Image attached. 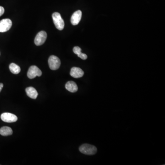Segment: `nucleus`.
<instances>
[{
    "mask_svg": "<svg viewBox=\"0 0 165 165\" xmlns=\"http://www.w3.org/2000/svg\"><path fill=\"white\" fill-rule=\"evenodd\" d=\"M79 150L82 153L88 155H94L97 151L96 146L87 143H85L81 145Z\"/></svg>",
    "mask_w": 165,
    "mask_h": 165,
    "instance_id": "obj_1",
    "label": "nucleus"
},
{
    "mask_svg": "<svg viewBox=\"0 0 165 165\" xmlns=\"http://www.w3.org/2000/svg\"><path fill=\"white\" fill-rule=\"evenodd\" d=\"M52 17L56 28L59 30H62L64 29L65 24L60 14L57 12H55L53 14Z\"/></svg>",
    "mask_w": 165,
    "mask_h": 165,
    "instance_id": "obj_2",
    "label": "nucleus"
},
{
    "mask_svg": "<svg viewBox=\"0 0 165 165\" xmlns=\"http://www.w3.org/2000/svg\"><path fill=\"white\" fill-rule=\"evenodd\" d=\"M49 67L53 70H56L60 67L61 61L57 56H50L48 59Z\"/></svg>",
    "mask_w": 165,
    "mask_h": 165,
    "instance_id": "obj_3",
    "label": "nucleus"
},
{
    "mask_svg": "<svg viewBox=\"0 0 165 165\" xmlns=\"http://www.w3.org/2000/svg\"><path fill=\"white\" fill-rule=\"evenodd\" d=\"M41 75V71L37 66H32L29 68L27 73V76L29 79H34L36 76L40 77Z\"/></svg>",
    "mask_w": 165,
    "mask_h": 165,
    "instance_id": "obj_4",
    "label": "nucleus"
},
{
    "mask_svg": "<svg viewBox=\"0 0 165 165\" xmlns=\"http://www.w3.org/2000/svg\"><path fill=\"white\" fill-rule=\"evenodd\" d=\"M47 33L44 31H41L38 33L34 39V43L37 46L42 45L46 41Z\"/></svg>",
    "mask_w": 165,
    "mask_h": 165,
    "instance_id": "obj_5",
    "label": "nucleus"
},
{
    "mask_svg": "<svg viewBox=\"0 0 165 165\" xmlns=\"http://www.w3.org/2000/svg\"><path fill=\"white\" fill-rule=\"evenodd\" d=\"M1 118L6 123H12L16 122L18 120V117L15 115L10 113L5 112L2 114Z\"/></svg>",
    "mask_w": 165,
    "mask_h": 165,
    "instance_id": "obj_6",
    "label": "nucleus"
},
{
    "mask_svg": "<svg viewBox=\"0 0 165 165\" xmlns=\"http://www.w3.org/2000/svg\"><path fill=\"white\" fill-rule=\"evenodd\" d=\"M12 22L10 19L6 18L0 21V32H6L11 29Z\"/></svg>",
    "mask_w": 165,
    "mask_h": 165,
    "instance_id": "obj_7",
    "label": "nucleus"
},
{
    "mask_svg": "<svg viewBox=\"0 0 165 165\" xmlns=\"http://www.w3.org/2000/svg\"><path fill=\"white\" fill-rule=\"evenodd\" d=\"M82 15V13L81 10H78L74 12L71 18V22L73 26L78 25L81 19Z\"/></svg>",
    "mask_w": 165,
    "mask_h": 165,
    "instance_id": "obj_8",
    "label": "nucleus"
},
{
    "mask_svg": "<svg viewBox=\"0 0 165 165\" xmlns=\"http://www.w3.org/2000/svg\"><path fill=\"white\" fill-rule=\"evenodd\" d=\"M70 74L71 76L73 78L78 79V78H81L83 77L84 72L81 68L73 67L71 69Z\"/></svg>",
    "mask_w": 165,
    "mask_h": 165,
    "instance_id": "obj_9",
    "label": "nucleus"
},
{
    "mask_svg": "<svg viewBox=\"0 0 165 165\" xmlns=\"http://www.w3.org/2000/svg\"><path fill=\"white\" fill-rule=\"evenodd\" d=\"M26 92L29 97L33 99L37 98L38 96V93L35 88L32 87H29L26 88Z\"/></svg>",
    "mask_w": 165,
    "mask_h": 165,
    "instance_id": "obj_10",
    "label": "nucleus"
},
{
    "mask_svg": "<svg viewBox=\"0 0 165 165\" xmlns=\"http://www.w3.org/2000/svg\"><path fill=\"white\" fill-rule=\"evenodd\" d=\"M65 88L68 91L72 92V93H75V92H77L78 90V87L77 84L74 82L72 81L68 82L66 83V85H65Z\"/></svg>",
    "mask_w": 165,
    "mask_h": 165,
    "instance_id": "obj_11",
    "label": "nucleus"
},
{
    "mask_svg": "<svg viewBox=\"0 0 165 165\" xmlns=\"http://www.w3.org/2000/svg\"><path fill=\"white\" fill-rule=\"evenodd\" d=\"M13 130L9 127L4 126L0 128V134L2 136H11L13 134Z\"/></svg>",
    "mask_w": 165,
    "mask_h": 165,
    "instance_id": "obj_12",
    "label": "nucleus"
},
{
    "mask_svg": "<svg viewBox=\"0 0 165 165\" xmlns=\"http://www.w3.org/2000/svg\"><path fill=\"white\" fill-rule=\"evenodd\" d=\"M9 69L13 74H18L21 71L20 67L14 63H12L9 65Z\"/></svg>",
    "mask_w": 165,
    "mask_h": 165,
    "instance_id": "obj_13",
    "label": "nucleus"
},
{
    "mask_svg": "<svg viewBox=\"0 0 165 165\" xmlns=\"http://www.w3.org/2000/svg\"><path fill=\"white\" fill-rule=\"evenodd\" d=\"M73 52L75 54L78 55L81 53V49L79 46H75L73 48Z\"/></svg>",
    "mask_w": 165,
    "mask_h": 165,
    "instance_id": "obj_14",
    "label": "nucleus"
},
{
    "mask_svg": "<svg viewBox=\"0 0 165 165\" xmlns=\"http://www.w3.org/2000/svg\"><path fill=\"white\" fill-rule=\"evenodd\" d=\"M78 56L79 57L81 58L83 60H86L87 58V55H86L85 54L82 53L78 55Z\"/></svg>",
    "mask_w": 165,
    "mask_h": 165,
    "instance_id": "obj_15",
    "label": "nucleus"
},
{
    "mask_svg": "<svg viewBox=\"0 0 165 165\" xmlns=\"http://www.w3.org/2000/svg\"><path fill=\"white\" fill-rule=\"evenodd\" d=\"M5 10L4 8L2 6H0V17L4 13Z\"/></svg>",
    "mask_w": 165,
    "mask_h": 165,
    "instance_id": "obj_16",
    "label": "nucleus"
},
{
    "mask_svg": "<svg viewBox=\"0 0 165 165\" xmlns=\"http://www.w3.org/2000/svg\"><path fill=\"white\" fill-rule=\"evenodd\" d=\"M3 87V84L2 83H0V92L2 91Z\"/></svg>",
    "mask_w": 165,
    "mask_h": 165,
    "instance_id": "obj_17",
    "label": "nucleus"
}]
</instances>
